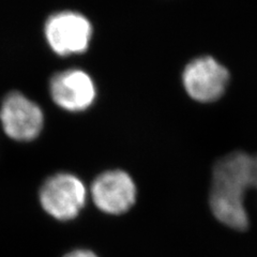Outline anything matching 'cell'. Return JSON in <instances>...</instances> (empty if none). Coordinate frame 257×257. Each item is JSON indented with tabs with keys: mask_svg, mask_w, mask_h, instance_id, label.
<instances>
[{
	"mask_svg": "<svg viewBox=\"0 0 257 257\" xmlns=\"http://www.w3.org/2000/svg\"><path fill=\"white\" fill-rule=\"evenodd\" d=\"M252 167L253 158L241 151L223 157L213 167L209 204L215 218L229 228L244 230L248 226L243 199L252 187Z\"/></svg>",
	"mask_w": 257,
	"mask_h": 257,
	"instance_id": "1",
	"label": "cell"
},
{
	"mask_svg": "<svg viewBox=\"0 0 257 257\" xmlns=\"http://www.w3.org/2000/svg\"><path fill=\"white\" fill-rule=\"evenodd\" d=\"M40 203L44 210L59 221L76 218L86 204L87 190L76 176L68 173L55 174L40 189Z\"/></svg>",
	"mask_w": 257,
	"mask_h": 257,
	"instance_id": "2",
	"label": "cell"
},
{
	"mask_svg": "<svg viewBox=\"0 0 257 257\" xmlns=\"http://www.w3.org/2000/svg\"><path fill=\"white\" fill-rule=\"evenodd\" d=\"M0 122L10 139L16 142H30L41 133L44 115L36 102L19 91H12L2 102Z\"/></svg>",
	"mask_w": 257,
	"mask_h": 257,
	"instance_id": "3",
	"label": "cell"
},
{
	"mask_svg": "<svg viewBox=\"0 0 257 257\" xmlns=\"http://www.w3.org/2000/svg\"><path fill=\"white\" fill-rule=\"evenodd\" d=\"M44 34L48 45L56 54L68 56L87 50L92 36V27L84 15L63 11L48 18Z\"/></svg>",
	"mask_w": 257,
	"mask_h": 257,
	"instance_id": "4",
	"label": "cell"
},
{
	"mask_svg": "<svg viewBox=\"0 0 257 257\" xmlns=\"http://www.w3.org/2000/svg\"><path fill=\"white\" fill-rule=\"evenodd\" d=\"M184 89L193 100L210 103L219 100L229 83V72L218 60L203 56L192 60L182 74Z\"/></svg>",
	"mask_w": 257,
	"mask_h": 257,
	"instance_id": "5",
	"label": "cell"
},
{
	"mask_svg": "<svg viewBox=\"0 0 257 257\" xmlns=\"http://www.w3.org/2000/svg\"><path fill=\"white\" fill-rule=\"evenodd\" d=\"M93 203L108 214H122L136 200V186L131 176L123 171H107L99 175L91 186Z\"/></svg>",
	"mask_w": 257,
	"mask_h": 257,
	"instance_id": "6",
	"label": "cell"
},
{
	"mask_svg": "<svg viewBox=\"0 0 257 257\" xmlns=\"http://www.w3.org/2000/svg\"><path fill=\"white\" fill-rule=\"evenodd\" d=\"M50 91L59 107L74 112L89 108L96 95L92 78L79 69H69L55 74L51 79Z\"/></svg>",
	"mask_w": 257,
	"mask_h": 257,
	"instance_id": "7",
	"label": "cell"
},
{
	"mask_svg": "<svg viewBox=\"0 0 257 257\" xmlns=\"http://www.w3.org/2000/svg\"><path fill=\"white\" fill-rule=\"evenodd\" d=\"M63 257H98L92 251L90 250H84V248H79V250H74Z\"/></svg>",
	"mask_w": 257,
	"mask_h": 257,
	"instance_id": "8",
	"label": "cell"
},
{
	"mask_svg": "<svg viewBox=\"0 0 257 257\" xmlns=\"http://www.w3.org/2000/svg\"><path fill=\"white\" fill-rule=\"evenodd\" d=\"M252 187L257 190V157L253 158L252 167Z\"/></svg>",
	"mask_w": 257,
	"mask_h": 257,
	"instance_id": "9",
	"label": "cell"
}]
</instances>
